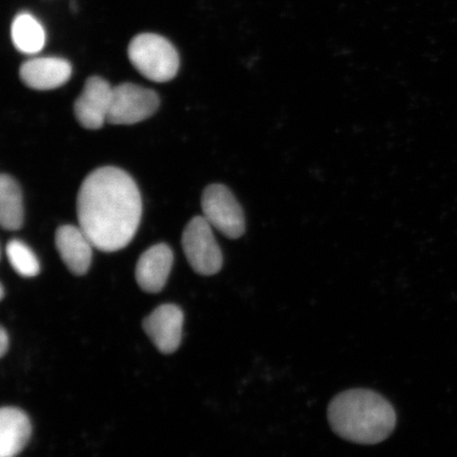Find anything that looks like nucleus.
<instances>
[{"label": "nucleus", "instance_id": "nucleus-1", "mask_svg": "<svg viewBox=\"0 0 457 457\" xmlns=\"http://www.w3.org/2000/svg\"><path fill=\"white\" fill-rule=\"evenodd\" d=\"M79 225L94 247L116 253L131 242L142 216V199L133 179L121 169L100 168L86 177L78 194Z\"/></svg>", "mask_w": 457, "mask_h": 457}, {"label": "nucleus", "instance_id": "nucleus-2", "mask_svg": "<svg viewBox=\"0 0 457 457\" xmlns=\"http://www.w3.org/2000/svg\"><path fill=\"white\" fill-rule=\"evenodd\" d=\"M331 428L345 441L376 445L396 428L397 416L390 402L367 388H352L331 400L328 411Z\"/></svg>", "mask_w": 457, "mask_h": 457}, {"label": "nucleus", "instance_id": "nucleus-3", "mask_svg": "<svg viewBox=\"0 0 457 457\" xmlns=\"http://www.w3.org/2000/svg\"><path fill=\"white\" fill-rule=\"evenodd\" d=\"M129 57L143 77L157 83L170 81L179 71V54L167 38L142 33L131 39Z\"/></svg>", "mask_w": 457, "mask_h": 457}, {"label": "nucleus", "instance_id": "nucleus-4", "mask_svg": "<svg viewBox=\"0 0 457 457\" xmlns=\"http://www.w3.org/2000/svg\"><path fill=\"white\" fill-rule=\"evenodd\" d=\"M212 226L204 216L194 217L182 234V248L193 270L202 276H214L222 267V253Z\"/></svg>", "mask_w": 457, "mask_h": 457}, {"label": "nucleus", "instance_id": "nucleus-5", "mask_svg": "<svg viewBox=\"0 0 457 457\" xmlns=\"http://www.w3.org/2000/svg\"><path fill=\"white\" fill-rule=\"evenodd\" d=\"M204 217L228 238L243 236L245 221L243 208L233 193L222 185H211L203 194Z\"/></svg>", "mask_w": 457, "mask_h": 457}, {"label": "nucleus", "instance_id": "nucleus-6", "mask_svg": "<svg viewBox=\"0 0 457 457\" xmlns=\"http://www.w3.org/2000/svg\"><path fill=\"white\" fill-rule=\"evenodd\" d=\"M160 100L155 91L139 85L123 83L113 87L107 122L130 125L145 121L158 110Z\"/></svg>", "mask_w": 457, "mask_h": 457}, {"label": "nucleus", "instance_id": "nucleus-7", "mask_svg": "<svg viewBox=\"0 0 457 457\" xmlns=\"http://www.w3.org/2000/svg\"><path fill=\"white\" fill-rule=\"evenodd\" d=\"M113 87L100 77L86 81L81 96L74 103V113L79 124L88 129H99L107 122Z\"/></svg>", "mask_w": 457, "mask_h": 457}, {"label": "nucleus", "instance_id": "nucleus-8", "mask_svg": "<svg viewBox=\"0 0 457 457\" xmlns=\"http://www.w3.org/2000/svg\"><path fill=\"white\" fill-rule=\"evenodd\" d=\"M184 320V312L179 306L164 304L145 319L143 329L159 352L169 355L180 346Z\"/></svg>", "mask_w": 457, "mask_h": 457}, {"label": "nucleus", "instance_id": "nucleus-9", "mask_svg": "<svg viewBox=\"0 0 457 457\" xmlns=\"http://www.w3.org/2000/svg\"><path fill=\"white\" fill-rule=\"evenodd\" d=\"M55 245L68 270L76 276L87 273L93 260L94 244L81 227L65 225L57 228Z\"/></svg>", "mask_w": 457, "mask_h": 457}, {"label": "nucleus", "instance_id": "nucleus-10", "mask_svg": "<svg viewBox=\"0 0 457 457\" xmlns=\"http://www.w3.org/2000/svg\"><path fill=\"white\" fill-rule=\"evenodd\" d=\"M72 74L70 62L60 57H37L21 66L20 77L28 87L51 90L61 87Z\"/></svg>", "mask_w": 457, "mask_h": 457}, {"label": "nucleus", "instance_id": "nucleus-11", "mask_svg": "<svg viewBox=\"0 0 457 457\" xmlns=\"http://www.w3.org/2000/svg\"><path fill=\"white\" fill-rule=\"evenodd\" d=\"M174 262L173 251L165 244L147 249L136 267V279L142 290L157 294L167 284Z\"/></svg>", "mask_w": 457, "mask_h": 457}, {"label": "nucleus", "instance_id": "nucleus-12", "mask_svg": "<svg viewBox=\"0 0 457 457\" xmlns=\"http://www.w3.org/2000/svg\"><path fill=\"white\" fill-rule=\"evenodd\" d=\"M32 434L31 421L21 409L0 411V457H14L25 449Z\"/></svg>", "mask_w": 457, "mask_h": 457}, {"label": "nucleus", "instance_id": "nucleus-13", "mask_svg": "<svg viewBox=\"0 0 457 457\" xmlns=\"http://www.w3.org/2000/svg\"><path fill=\"white\" fill-rule=\"evenodd\" d=\"M0 224L8 231L24 225V204L19 184L9 175L0 177Z\"/></svg>", "mask_w": 457, "mask_h": 457}, {"label": "nucleus", "instance_id": "nucleus-14", "mask_svg": "<svg viewBox=\"0 0 457 457\" xmlns=\"http://www.w3.org/2000/svg\"><path fill=\"white\" fill-rule=\"evenodd\" d=\"M11 37L15 48L21 54H36L45 47V29L30 13L16 15L11 27Z\"/></svg>", "mask_w": 457, "mask_h": 457}, {"label": "nucleus", "instance_id": "nucleus-15", "mask_svg": "<svg viewBox=\"0 0 457 457\" xmlns=\"http://www.w3.org/2000/svg\"><path fill=\"white\" fill-rule=\"evenodd\" d=\"M7 255L14 270L24 278L37 277L41 266L33 251L19 239H12L7 245Z\"/></svg>", "mask_w": 457, "mask_h": 457}, {"label": "nucleus", "instance_id": "nucleus-16", "mask_svg": "<svg viewBox=\"0 0 457 457\" xmlns=\"http://www.w3.org/2000/svg\"><path fill=\"white\" fill-rule=\"evenodd\" d=\"M9 350V336L4 328L0 330V357H4Z\"/></svg>", "mask_w": 457, "mask_h": 457}, {"label": "nucleus", "instance_id": "nucleus-17", "mask_svg": "<svg viewBox=\"0 0 457 457\" xmlns=\"http://www.w3.org/2000/svg\"><path fill=\"white\" fill-rule=\"evenodd\" d=\"M0 290H2V294H0V299H4V286H2V287H0Z\"/></svg>", "mask_w": 457, "mask_h": 457}]
</instances>
